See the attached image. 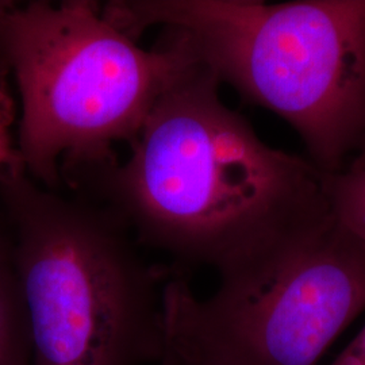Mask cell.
I'll use <instances>...</instances> for the list:
<instances>
[{
  "label": "cell",
  "mask_w": 365,
  "mask_h": 365,
  "mask_svg": "<svg viewBox=\"0 0 365 365\" xmlns=\"http://www.w3.org/2000/svg\"><path fill=\"white\" fill-rule=\"evenodd\" d=\"M165 289L197 342L227 365H318L365 310V245L336 220L220 274L207 299Z\"/></svg>",
  "instance_id": "obj_5"
},
{
  "label": "cell",
  "mask_w": 365,
  "mask_h": 365,
  "mask_svg": "<svg viewBox=\"0 0 365 365\" xmlns=\"http://www.w3.org/2000/svg\"><path fill=\"white\" fill-rule=\"evenodd\" d=\"M10 78V66L0 52V168L24 164L11 131L16 119V103L11 91Z\"/></svg>",
  "instance_id": "obj_9"
},
{
  "label": "cell",
  "mask_w": 365,
  "mask_h": 365,
  "mask_svg": "<svg viewBox=\"0 0 365 365\" xmlns=\"http://www.w3.org/2000/svg\"><path fill=\"white\" fill-rule=\"evenodd\" d=\"M327 194L336 222L365 245V148L345 170L327 175Z\"/></svg>",
  "instance_id": "obj_7"
},
{
  "label": "cell",
  "mask_w": 365,
  "mask_h": 365,
  "mask_svg": "<svg viewBox=\"0 0 365 365\" xmlns=\"http://www.w3.org/2000/svg\"><path fill=\"white\" fill-rule=\"evenodd\" d=\"M199 58L163 92L130 156L80 194L105 203L138 245L218 274L334 221L327 172L265 144L222 102Z\"/></svg>",
  "instance_id": "obj_1"
},
{
  "label": "cell",
  "mask_w": 365,
  "mask_h": 365,
  "mask_svg": "<svg viewBox=\"0 0 365 365\" xmlns=\"http://www.w3.org/2000/svg\"><path fill=\"white\" fill-rule=\"evenodd\" d=\"M13 4V1H0V16Z\"/></svg>",
  "instance_id": "obj_12"
},
{
  "label": "cell",
  "mask_w": 365,
  "mask_h": 365,
  "mask_svg": "<svg viewBox=\"0 0 365 365\" xmlns=\"http://www.w3.org/2000/svg\"><path fill=\"white\" fill-rule=\"evenodd\" d=\"M26 306L31 365L158 364L167 345L164 284L117 214L52 191L24 167L0 168Z\"/></svg>",
  "instance_id": "obj_4"
},
{
  "label": "cell",
  "mask_w": 365,
  "mask_h": 365,
  "mask_svg": "<svg viewBox=\"0 0 365 365\" xmlns=\"http://www.w3.org/2000/svg\"><path fill=\"white\" fill-rule=\"evenodd\" d=\"M330 365H365V327Z\"/></svg>",
  "instance_id": "obj_10"
},
{
  "label": "cell",
  "mask_w": 365,
  "mask_h": 365,
  "mask_svg": "<svg viewBox=\"0 0 365 365\" xmlns=\"http://www.w3.org/2000/svg\"><path fill=\"white\" fill-rule=\"evenodd\" d=\"M0 52L22 105L16 148L27 175L78 192L119 164L172 81L197 60L188 39L163 27L145 49L95 1L13 3L0 16Z\"/></svg>",
  "instance_id": "obj_2"
},
{
  "label": "cell",
  "mask_w": 365,
  "mask_h": 365,
  "mask_svg": "<svg viewBox=\"0 0 365 365\" xmlns=\"http://www.w3.org/2000/svg\"><path fill=\"white\" fill-rule=\"evenodd\" d=\"M157 365H173V357H172V353H170L168 345L165 346L164 354H163V357L160 359V361H158Z\"/></svg>",
  "instance_id": "obj_11"
},
{
  "label": "cell",
  "mask_w": 365,
  "mask_h": 365,
  "mask_svg": "<svg viewBox=\"0 0 365 365\" xmlns=\"http://www.w3.org/2000/svg\"><path fill=\"white\" fill-rule=\"evenodd\" d=\"M164 313L167 345L173 357V365H227L197 342L168 302H164Z\"/></svg>",
  "instance_id": "obj_8"
},
{
  "label": "cell",
  "mask_w": 365,
  "mask_h": 365,
  "mask_svg": "<svg viewBox=\"0 0 365 365\" xmlns=\"http://www.w3.org/2000/svg\"><path fill=\"white\" fill-rule=\"evenodd\" d=\"M0 365H31L26 306L10 222L0 206Z\"/></svg>",
  "instance_id": "obj_6"
},
{
  "label": "cell",
  "mask_w": 365,
  "mask_h": 365,
  "mask_svg": "<svg viewBox=\"0 0 365 365\" xmlns=\"http://www.w3.org/2000/svg\"><path fill=\"white\" fill-rule=\"evenodd\" d=\"M102 10L135 41L149 27L179 30L221 84L284 119L329 175L364 149L365 0H130Z\"/></svg>",
  "instance_id": "obj_3"
}]
</instances>
